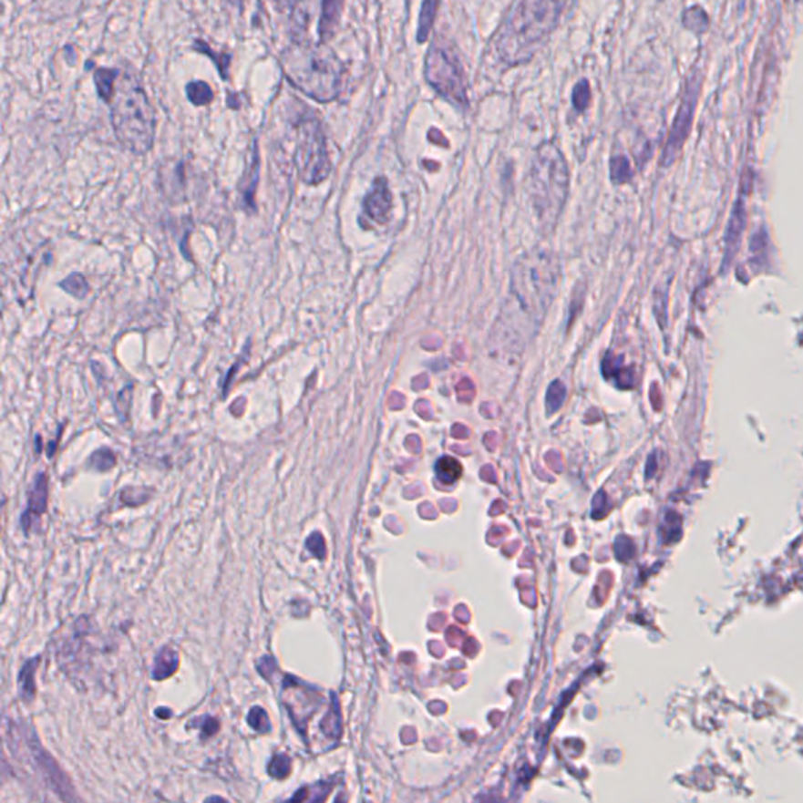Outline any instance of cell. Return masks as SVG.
<instances>
[{
    "label": "cell",
    "mask_w": 803,
    "mask_h": 803,
    "mask_svg": "<svg viewBox=\"0 0 803 803\" xmlns=\"http://www.w3.org/2000/svg\"><path fill=\"white\" fill-rule=\"evenodd\" d=\"M574 0H518L493 38L496 57L507 67L524 65L559 28Z\"/></svg>",
    "instance_id": "6da1fadb"
},
{
    "label": "cell",
    "mask_w": 803,
    "mask_h": 803,
    "mask_svg": "<svg viewBox=\"0 0 803 803\" xmlns=\"http://www.w3.org/2000/svg\"><path fill=\"white\" fill-rule=\"evenodd\" d=\"M283 73L309 99L328 104L343 95L347 67L326 43L293 40L280 56Z\"/></svg>",
    "instance_id": "7a4b0ae2"
},
{
    "label": "cell",
    "mask_w": 803,
    "mask_h": 803,
    "mask_svg": "<svg viewBox=\"0 0 803 803\" xmlns=\"http://www.w3.org/2000/svg\"><path fill=\"white\" fill-rule=\"evenodd\" d=\"M108 108L113 134L119 145L135 156H145L151 151L158 130V115L137 76L121 71Z\"/></svg>",
    "instance_id": "3957f363"
},
{
    "label": "cell",
    "mask_w": 803,
    "mask_h": 803,
    "mask_svg": "<svg viewBox=\"0 0 803 803\" xmlns=\"http://www.w3.org/2000/svg\"><path fill=\"white\" fill-rule=\"evenodd\" d=\"M559 263L548 253H532L518 261L511 272V302L522 317V335L537 332L559 286Z\"/></svg>",
    "instance_id": "277c9868"
},
{
    "label": "cell",
    "mask_w": 803,
    "mask_h": 803,
    "mask_svg": "<svg viewBox=\"0 0 803 803\" xmlns=\"http://www.w3.org/2000/svg\"><path fill=\"white\" fill-rule=\"evenodd\" d=\"M570 173L561 148L545 141L535 152L529 174V191L539 220L546 231L552 230L567 200Z\"/></svg>",
    "instance_id": "5b68a950"
},
{
    "label": "cell",
    "mask_w": 803,
    "mask_h": 803,
    "mask_svg": "<svg viewBox=\"0 0 803 803\" xmlns=\"http://www.w3.org/2000/svg\"><path fill=\"white\" fill-rule=\"evenodd\" d=\"M295 141V167L298 178L308 186H317L332 173L325 130L315 112L304 113L298 119Z\"/></svg>",
    "instance_id": "8992f818"
},
{
    "label": "cell",
    "mask_w": 803,
    "mask_h": 803,
    "mask_svg": "<svg viewBox=\"0 0 803 803\" xmlns=\"http://www.w3.org/2000/svg\"><path fill=\"white\" fill-rule=\"evenodd\" d=\"M424 76L427 84L446 101L458 108H468V79L460 58L444 40L430 46L426 54Z\"/></svg>",
    "instance_id": "52a82bcc"
},
{
    "label": "cell",
    "mask_w": 803,
    "mask_h": 803,
    "mask_svg": "<svg viewBox=\"0 0 803 803\" xmlns=\"http://www.w3.org/2000/svg\"><path fill=\"white\" fill-rule=\"evenodd\" d=\"M700 85H702L700 76L694 74L689 79L687 88H685V98H683L678 113H676L674 128L670 130L667 145L664 148L663 165H670L674 162L689 137L696 102H698V96H700Z\"/></svg>",
    "instance_id": "ba28073f"
},
{
    "label": "cell",
    "mask_w": 803,
    "mask_h": 803,
    "mask_svg": "<svg viewBox=\"0 0 803 803\" xmlns=\"http://www.w3.org/2000/svg\"><path fill=\"white\" fill-rule=\"evenodd\" d=\"M28 747H30V752H32L36 767L40 769L41 776L47 781V785L54 788V791L60 798H67V800H74L73 787H71V783H69L67 776L60 770V767L57 766L56 761L52 759V757H49L47 752L43 750L40 744L35 741V739L28 742Z\"/></svg>",
    "instance_id": "9c48e42d"
},
{
    "label": "cell",
    "mask_w": 803,
    "mask_h": 803,
    "mask_svg": "<svg viewBox=\"0 0 803 803\" xmlns=\"http://www.w3.org/2000/svg\"><path fill=\"white\" fill-rule=\"evenodd\" d=\"M393 208V197L389 191L388 180L376 178L372 189L365 198V212L378 223L388 221L389 212Z\"/></svg>",
    "instance_id": "30bf717a"
},
{
    "label": "cell",
    "mask_w": 803,
    "mask_h": 803,
    "mask_svg": "<svg viewBox=\"0 0 803 803\" xmlns=\"http://www.w3.org/2000/svg\"><path fill=\"white\" fill-rule=\"evenodd\" d=\"M259 180V152L258 143L254 141L253 156L248 162L247 170L242 176L239 182V195H241V208L247 212H254L256 211V202H254V195H256V187Z\"/></svg>",
    "instance_id": "8fae6325"
},
{
    "label": "cell",
    "mask_w": 803,
    "mask_h": 803,
    "mask_svg": "<svg viewBox=\"0 0 803 803\" xmlns=\"http://www.w3.org/2000/svg\"><path fill=\"white\" fill-rule=\"evenodd\" d=\"M345 0H322L321 19H319V41L328 43L336 35L343 16Z\"/></svg>",
    "instance_id": "7c38bea8"
},
{
    "label": "cell",
    "mask_w": 803,
    "mask_h": 803,
    "mask_svg": "<svg viewBox=\"0 0 803 803\" xmlns=\"http://www.w3.org/2000/svg\"><path fill=\"white\" fill-rule=\"evenodd\" d=\"M47 498H49V483L46 474H40L35 479L34 487L28 495L27 511L23 517L24 530L30 529V518L40 517L41 513H45L47 509Z\"/></svg>",
    "instance_id": "4fadbf2b"
},
{
    "label": "cell",
    "mask_w": 803,
    "mask_h": 803,
    "mask_svg": "<svg viewBox=\"0 0 803 803\" xmlns=\"http://www.w3.org/2000/svg\"><path fill=\"white\" fill-rule=\"evenodd\" d=\"M289 21L293 24V40H304L313 16V0H287Z\"/></svg>",
    "instance_id": "5bb4252c"
},
{
    "label": "cell",
    "mask_w": 803,
    "mask_h": 803,
    "mask_svg": "<svg viewBox=\"0 0 803 803\" xmlns=\"http://www.w3.org/2000/svg\"><path fill=\"white\" fill-rule=\"evenodd\" d=\"M121 71L117 67H96L93 73V82H95L96 93L101 98L102 102L110 104L117 90V82L119 79Z\"/></svg>",
    "instance_id": "9a60e30c"
},
{
    "label": "cell",
    "mask_w": 803,
    "mask_h": 803,
    "mask_svg": "<svg viewBox=\"0 0 803 803\" xmlns=\"http://www.w3.org/2000/svg\"><path fill=\"white\" fill-rule=\"evenodd\" d=\"M439 0H424L422 2L421 12H419V23H417V32H416V41L422 45L430 38L432 34L433 24L437 19L438 13Z\"/></svg>",
    "instance_id": "2e32d148"
},
{
    "label": "cell",
    "mask_w": 803,
    "mask_h": 803,
    "mask_svg": "<svg viewBox=\"0 0 803 803\" xmlns=\"http://www.w3.org/2000/svg\"><path fill=\"white\" fill-rule=\"evenodd\" d=\"M180 667V656L178 652H174L173 648H163L159 652L158 656L154 659V667H152V678L154 680H167Z\"/></svg>",
    "instance_id": "e0dca14e"
},
{
    "label": "cell",
    "mask_w": 803,
    "mask_h": 803,
    "mask_svg": "<svg viewBox=\"0 0 803 803\" xmlns=\"http://www.w3.org/2000/svg\"><path fill=\"white\" fill-rule=\"evenodd\" d=\"M602 374L607 380H615L620 388H630L633 386V378H631V371L623 369V361L613 355H607L606 360L602 363Z\"/></svg>",
    "instance_id": "ac0fdd59"
},
{
    "label": "cell",
    "mask_w": 803,
    "mask_h": 803,
    "mask_svg": "<svg viewBox=\"0 0 803 803\" xmlns=\"http://www.w3.org/2000/svg\"><path fill=\"white\" fill-rule=\"evenodd\" d=\"M193 51L209 57L215 63L220 77L223 80H230L231 54H228V52H215L204 40L195 41L193 43Z\"/></svg>",
    "instance_id": "d6986e66"
},
{
    "label": "cell",
    "mask_w": 803,
    "mask_h": 803,
    "mask_svg": "<svg viewBox=\"0 0 803 803\" xmlns=\"http://www.w3.org/2000/svg\"><path fill=\"white\" fill-rule=\"evenodd\" d=\"M187 99L193 104L195 108H204L211 106L215 99V93L211 85L204 80H191L186 85Z\"/></svg>",
    "instance_id": "ffe728a7"
},
{
    "label": "cell",
    "mask_w": 803,
    "mask_h": 803,
    "mask_svg": "<svg viewBox=\"0 0 803 803\" xmlns=\"http://www.w3.org/2000/svg\"><path fill=\"white\" fill-rule=\"evenodd\" d=\"M38 664H40V657L28 659L27 663L24 664L21 674H19V687H21V695H23L24 700H27V702H32V700H34L35 698V694H36V685H35V672H36V669H38Z\"/></svg>",
    "instance_id": "44dd1931"
},
{
    "label": "cell",
    "mask_w": 803,
    "mask_h": 803,
    "mask_svg": "<svg viewBox=\"0 0 803 803\" xmlns=\"http://www.w3.org/2000/svg\"><path fill=\"white\" fill-rule=\"evenodd\" d=\"M437 476L441 482L448 483V485L457 482L461 476L460 461H457L452 457H441L437 461Z\"/></svg>",
    "instance_id": "7402d4cb"
},
{
    "label": "cell",
    "mask_w": 803,
    "mask_h": 803,
    "mask_svg": "<svg viewBox=\"0 0 803 803\" xmlns=\"http://www.w3.org/2000/svg\"><path fill=\"white\" fill-rule=\"evenodd\" d=\"M60 287H62L65 293L73 295V297L80 298V300L85 298V295L90 291V286H88V283H87L82 273H73V275L67 276V280H63L60 283Z\"/></svg>",
    "instance_id": "603a6c76"
},
{
    "label": "cell",
    "mask_w": 803,
    "mask_h": 803,
    "mask_svg": "<svg viewBox=\"0 0 803 803\" xmlns=\"http://www.w3.org/2000/svg\"><path fill=\"white\" fill-rule=\"evenodd\" d=\"M571 101H573V108H576L579 113L585 112V110L590 108V102H592V88H590L589 80H579L578 84L574 85L573 93H571Z\"/></svg>",
    "instance_id": "cb8c5ba5"
},
{
    "label": "cell",
    "mask_w": 803,
    "mask_h": 803,
    "mask_svg": "<svg viewBox=\"0 0 803 803\" xmlns=\"http://www.w3.org/2000/svg\"><path fill=\"white\" fill-rule=\"evenodd\" d=\"M115 463H117V456L113 454V450L104 448V449L93 452V456L88 460V467L96 471L108 472L115 467Z\"/></svg>",
    "instance_id": "d4e9b609"
},
{
    "label": "cell",
    "mask_w": 803,
    "mask_h": 803,
    "mask_svg": "<svg viewBox=\"0 0 803 803\" xmlns=\"http://www.w3.org/2000/svg\"><path fill=\"white\" fill-rule=\"evenodd\" d=\"M565 397H567V389L563 386V383L557 382V380L551 383L550 388H548V396H546L548 415H552V413L561 410V407L565 402Z\"/></svg>",
    "instance_id": "484cf974"
},
{
    "label": "cell",
    "mask_w": 803,
    "mask_h": 803,
    "mask_svg": "<svg viewBox=\"0 0 803 803\" xmlns=\"http://www.w3.org/2000/svg\"><path fill=\"white\" fill-rule=\"evenodd\" d=\"M269 774L273 777V778H278V780H283V778H286L289 774H291V758L284 755V753H280V755H276L272 758L269 764Z\"/></svg>",
    "instance_id": "4316f807"
},
{
    "label": "cell",
    "mask_w": 803,
    "mask_h": 803,
    "mask_svg": "<svg viewBox=\"0 0 803 803\" xmlns=\"http://www.w3.org/2000/svg\"><path fill=\"white\" fill-rule=\"evenodd\" d=\"M248 724L258 733H269L272 730L269 715L261 706H254L248 714Z\"/></svg>",
    "instance_id": "83f0119b"
},
{
    "label": "cell",
    "mask_w": 803,
    "mask_h": 803,
    "mask_svg": "<svg viewBox=\"0 0 803 803\" xmlns=\"http://www.w3.org/2000/svg\"><path fill=\"white\" fill-rule=\"evenodd\" d=\"M611 176L613 182H624L631 176L630 162L623 156H617L611 160Z\"/></svg>",
    "instance_id": "f1b7e54d"
},
{
    "label": "cell",
    "mask_w": 803,
    "mask_h": 803,
    "mask_svg": "<svg viewBox=\"0 0 803 803\" xmlns=\"http://www.w3.org/2000/svg\"><path fill=\"white\" fill-rule=\"evenodd\" d=\"M321 728L326 736H339V711H337L336 702L333 703L332 711L328 713L325 719L322 720Z\"/></svg>",
    "instance_id": "f546056e"
},
{
    "label": "cell",
    "mask_w": 803,
    "mask_h": 803,
    "mask_svg": "<svg viewBox=\"0 0 803 803\" xmlns=\"http://www.w3.org/2000/svg\"><path fill=\"white\" fill-rule=\"evenodd\" d=\"M306 548H308L317 559H324V557H325V541H324V537H322L319 532L309 535L308 541H306Z\"/></svg>",
    "instance_id": "4dcf8cb0"
},
{
    "label": "cell",
    "mask_w": 803,
    "mask_h": 803,
    "mask_svg": "<svg viewBox=\"0 0 803 803\" xmlns=\"http://www.w3.org/2000/svg\"><path fill=\"white\" fill-rule=\"evenodd\" d=\"M259 674L264 676L265 680H272V676L276 672V663L273 657L265 656L258 661Z\"/></svg>",
    "instance_id": "1f68e13d"
},
{
    "label": "cell",
    "mask_w": 803,
    "mask_h": 803,
    "mask_svg": "<svg viewBox=\"0 0 803 803\" xmlns=\"http://www.w3.org/2000/svg\"><path fill=\"white\" fill-rule=\"evenodd\" d=\"M220 730V722L214 717H204L202 719L201 724V736L206 739V737L214 736L217 735Z\"/></svg>",
    "instance_id": "d6a6232c"
},
{
    "label": "cell",
    "mask_w": 803,
    "mask_h": 803,
    "mask_svg": "<svg viewBox=\"0 0 803 803\" xmlns=\"http://www.w3.org/2000/svg\"><path fill=\"white\" fill-rule=\"evenodd\" d=\"M156 714H158L159 719H169L171 711H170V709L159 708L158 711H156Z\"/></svg>",
    "instance_id": "836d02e7"
},
{
    "label": "cell",
    "mask_w": 803,
    "mask_h": 803,
    "mask_svg": "<svg viewBox=\"0 0 803 803\" xmlns=\"http://www.w3.org/2000/svg\"><path fill=\"white\" fill-rule=\"evenodd\" d=\"M231 2H232V4H236V5L239 6V8H241L242 10V6H243V0H231Z\"/></svg>",
    "instance_id": "e575fe53"
}]
</instances>
